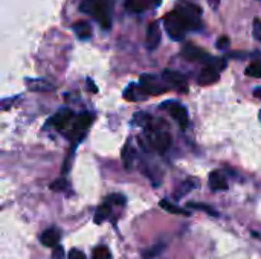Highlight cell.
Listing matches in <instances>:
<instances>
[{"label":"cell","instance_id":"1","mask_svg":"<svg viewBox=\"0 0 261 259\" xmlns=\"http://www.w3.org/2000/svg\"><path fill=\"white\" fill-rule=\"evenodd\" d=\"M80 11L93 17L101 24L102 29L112 27V18H110L106 0H81Z\"/></svg>","mask_w":261,"mask_h":259},{"label":"cell","instance_id":"2","mask_svg":"<svg viewBox=\"0 0 261 259\" xmlns=\"http://www.w3.org/2000/svg\"><path fill=\"white\" fill-rule=\"evenodd\" d=\"M164 26H165V31L168 32L170 38H173L176 41H180L185 37V34L188 31H191L188 21L184 18V15L177 9H174L173 12H170V14L165 15Z\"/></svg>","mask_w":261,"mask_h":259},{"label":"cell","instance_id":"3","mask_svg":"<svg viewBox=\"0 0 261 259\" xmlns=\"http://www.w3.org/2000/svg\"><path fill=\"white\" fill-rule=\"evenodd\" d=\"M226 67V61L225 60H214V63L211 64H206L199 78H197V82L200 85H210V84H214L217 82L219 76H220V72Z\"/></svg>","mask_w":261,"mask_h":259},{"label":"cell","instance_id":"4","mask_svg":"<svg viewBox=\"0 0 261 259\" xmlns=\"http://www.w3.org/2000/svg\"><path fill=\"white\" fill-rule=\"evenodd\" d=\"M139 85H141V89L144 90V93L147 96L148 95L158 96V95H162V93H165L168 90L167 85L161 84V81L153 75H142L141 79H139Z\"/></svg>","mask_w":261,"mask_h":259},{"label":"cell","instance_id":"5","mask_svg":"<svg viewBox=\"0 0 261 259\" xmlns=\"http://www.w3.org/2000/svg\"><path fill=\"white\" fill-rule=\"evenodd\" d=\"M162 108L168 110V113L171 114V118H174L177 121L180 128L185 130L188 127V113H187V108L182 104H179V102H165V104H162Z\"/></svg>","mask_w":261,"mask_h":259},{"label":"cell","instance_id":"6","mask_svg":"<svg viewBox=\"0 0 261 259\" xmlns=\"http://www.w3.org/2000/svg\"><path fill=\"white\" fill-rule=\"evenodd\" d=\"M182 55H184L187 60H190V61H197V63H210V61H214V60L211 58L210 53H206L203 49H200V47H197V46H194V44H187V46L184 47V50H182ZM210 64H211V63H210Z\"/></svg>","mask_w":261,"mask_h":259},{"label":"cell","instance_id":"7","mask_svg":"<svg viewBox=\"0 0 261 259\" xmlns=\"http://www.w3.org/2000/svg\"><path fill=\"white\" fill-rule=\"evenodd\" d=\"M161 38H162V32H161V27H159V23L158 21H151L147 27V37H145V44H147V49L148 50H154L159 43H161Z\"/></svg>","mask_w":261,"mask_h":259},{"label":"cell","instance_id":"8","mask_svg":"<svg viewBox=\"0 0 261 259\" xmlns=\"http://www.w3.org/2000/svg\"><path fill=\"white\" fill-rule=\"evenodd\" d=\"M162 78L170 87H174L177 90H187V79L182 73L174 70H165L162 73Z\"/></svg>","mask_w":261,"mask_h":259},{"label":"cell","instance_id":"9","mask_svg":"<svg viewBox=\"0 0 261 259\" xmlns=\"http://www.w3.org/2000/svg\"><path fill=\"white\" fill-rule=\"evenodd\" d=\"M151 143L154 145V148L159 153H165L168 150V147L171 145V139L167 133H161L158 130H151V136H150Z\"/></svg>","mask_w":261,"mask_h":259},{"label":"cell","instance_id":"10","mask_svg":"<svg viewBox=\"0 0 261 259\" xmlns=\"http://www.w3.org/2000/svg\"><path fill=\"white\" fill-rule=\"evenodd\" d=\"M161 3V0H125L124 2V6L128 12H133V14H139V12H144L147 11L151 5H158Z\"/></svg>","mask_w":261,"mask_h":259},{"label":"cell","instance_id":"11","mask_svg":"<svg viewBox=\"0 0 261 259\" xmlns=\"http://www.w3.org/2000/svg\"><path fill=\"white\" fill-rule=\"evenodd\" d=\"M72 119H73V111H70L69 108H64V110H60V111L50 119V124H52L55 128H58V130H64V128L70 124Z\"/></svg>","mask_w":261,"mask_h":259},{"label":"cell","instance_id":"12","mask_svg":"<svg viewBox=\"0 0 261 259\" xmlns=\"http://www.w3.org/2000/svg\"><path fill=\"white\" fill-rule=\"evenodd\" d=\"M40 241H41L43 246L52 247V249H54V247H57L58 243H60V232H58L57 229H46V231L41 234Z\"/></svg>","mask_w":261,"mask_h":259},{"label":"cell","instance_id":"13","mask_svg":"<svg viewBox=\"0 0 261 259\" xmlns=\"http://www.w3.org/2000/svg\"><path fill=\"white\" fill-rule=\"evenodd\" d=\"M210 186L213 191H226L228 189V182L225 176L219 171H213L210 174Z\"/></svg>","mask_w":261,"mask_h":259},{"label":"cell","instance_id":"14","mask_svg":"<svg viewBox=\"0 0 261 259\" xmlns=\"http://www.w3.org/2000/svg\"><path fill=\"white\" fill-rule=\"evenodd\" d=\"M90 124H92V116L87 111H83L75 118V130L80 133L86 131L90 127Z\"/></svg>","mask_w":261,"mask_h":259},{"label":"cell","instance_id":"15","mask_svg":"<svg viewBox=\"0 0 261 259\" xmlns=\"http://www.w3.org/2000/svg\"><path fill=\"white\" fill-rule=\"evenodd\" d=\"M73 31H75V34L78 35V38H81V40L90 38V35H92V27H90V24L86 23V21H76V23L73 24Z\"/></svg>","mask_w":261,"mask_h":259},{"label":"cell","instance_id":"16","mask_svg":"<svg viewBox=\"0 0 261 259\" xmlns=\"http://www.w3.org/2000/svg\"><path fill=\"white\" fill-rule=\"evenodd\" d=\"M124 96H125V99H128V101H141V99H142L144 96H147V95L144 93V90L141 89L139 84H138V85L132 84V85L125 90Z\"/></svg>","mask_w":261,"mask_h":259},{"label":"cell","instance_id":"17","mask_svg":"<svg viewBox=\"0 0 261 259\" xmlns=\"http://www.w3.org/2000/svg\"><path fill=\"white\" fill-rule=\"evenodd\" d=\"M109 215H110V202H109V203H104V205H101V206L98 208V211H96V214H95V217H93V221H95L96 224H101Z\"/></svg>","mask_w":261,"mask_h":259},{"label":"cell","instance_id":"18","mask_svg":"<svg viewBox=\"0 0 261 259\" xmlns=\"http://www.w3.org/2000/svg\"><path fill=\"white\" fill-rule=\"evenodd\" d=\"M161 208L165 209V211L170 212V214H176V215H190L188 211H185V209H182V208H179V206H176V205H173V203H170V202H167V200H162V202H161Z\"/></svg>","mask_w":261,"mask_h":259},{"label":"cell","instance_id":"19","mask_svg":"<svg viewBox=\"0 0 261 259\" xmlns=\"http://www.w3.org/2000/svg\"><path fill=\"white\" fill-rule=\"evenodd\" d=\"M133 159H135V151H133V148L130 147V143H125V147H124V150H122V160H124V165H125L127 169L132 168Z\"/></svg>","mask_w":261,"mask_h":259},{"label":"cell","instance_id":"20","mask_svg":"<svg viewBox=\"0 0 261 259\" xmlns=\"http://www.w3.org/2000/svg\"><path fill=\"white\" fill-rule=\"evenodd\" d=\"M28 85L31 90H38V92H47V90H52L54 87L46 82V81H41V79H35V81H28Z\"/></svg>","mask_w":261,"mask_h":259},{"label":"cell","instance_id":"21","mask_svg":"<svg viewBox=\"0 0 261 259\" xmlns=\"http://www.w3.org/2000/svg\"><path fill=\"white\" fill-rule=\"evenodd\" d=\"M194 188H197V182H196V180L185 182V183L180 186V189L176 192V198H180V197H184L185 194H188V192H190V191H193Z\"/></svg>","mask_w":261,"mask_h":259},{"label":"cell","instance_id":"22","mask_svg":"<svg viewBox=\"0 0 261 259\" xmlns=\"http://www.w3.org/2000/svg\"><path fill=\"white\" fill-rule=\"evenodd\" d=\"M92 258L93 259H112V253L110 250L106 247V246H98L93 253H92Z\"/></svg>","mask_w":261,"mask_h":259},{"label":"cell","instance_id":"23","mask_svg":"<svg viewBox=\"0 0 261 259\" xmlns=\"http://www.w3.org/2000/svg\"><path fill=\"white\" fill-rule=\"evenodd\" d=\"M246 75H248V76H252V78H261V63L260 61L251 63V64L246 67Z\"/></svg>","mask_w":261,"mask_h":259},{"label":"cell","instance_id":"24","mask_svg":"<svg viewBox=\"0 0 261 259\" xmlns=\"http://www.w3.org/2000/svg\"><path fill=\"white\" fill-rule=\"evenodd\" d=\"M188 208L199 209V211H203V212H206V214H210V215H213V217H217V212L213 211V208L208 206V205H202V203H188Z\"/></svg>","mask_w":261,"mask_h":259},{"label":"cell","instance_id":"25","mask_svg":"<svg viewBox=\"0 0 261 259\" xmlns=\"http://www.w3.org/2000/svg\"><path fill=\"white\" fill-rule=\"evenodd\" d=\"M49 188H50L54 192H61V191H64V188H66V180H64V179H58V180L52 182V185H49Z\"/></svg>","mask_w":261,"mask_h":259},{"label":"cell","instance_id":"26","mask_svg":"<svg viewBox=\"0 0 261 259\" xmlns=\"http://www.w3.org/2000/svg\"><path fill=\"white\" fill-rule=\"evenodd\" d=\"M52 259H64V249L61 246L52 249Z\"/></svg>","mask_w":261,"mask_h":259},{"label":"cell","instance_id":"27","mask_svg":"<svg viewBox=\"0 0 261 259\" xmlns=\"http://www.w3.org/2000/svg\"><path fill=\"white\" fill-rule=\"evenodd\" d=\"M228 46H229V38H228V37L219 38V41H217V47H219V49H226Z\"/></svg>","mask_w":261,"mask_h":259},{"label":"cell","instance_id":"28","mask_svg":"<svg viewBox=\"0 0 261 259\" xmlns=\"http://www.w3.org/2000/svg\"><path fill=\"white\" fill-rule=\"evenodd\" d=\"M67 259H86V255L83 252H80V250H72L69 253V258Z\"/></svg>","mask_w":261,"mask_h":259},{"label":"cell","instance_id":"29","mask_svg":"<svg viewBox=\"0 0 261 259\" xmlns=\"http://www.w3.org/2000/svg\"><path fill=\"white\" fill-rule=\"evenodd\" d=\"M110 202L112 203H118V205H124L125 203V198L122 195H112L110 197Z\"/></svg>","mask_w":261,"mask_h":259},{"label":"cell","instance_id":"30","mask_svg":"<svg viewBox=\"0 0 261 259\" xmlns=\"http://www.w3.org/2000/svg\"><path fill=\"white\" fill-rule=\"evenodd\" d=\"M255 37H258L261 40V23L255 21Z\"/></svg>","mask_w":261,"mask_h":259},{"label":"cell","instance_id":"31","mask_svg":"<svg viewBox=\"0 0 261 259\" xmlns=\"http://www.w3.org/2000/svg\"><path fill=\"white\" fill-rule=\"evenodd\" d=\"M87 82H89V87H90V90H92V92H96V90H98V89L95 87V84L92 82V79H89Z\"/></svg>","mask_w":261,"mask_h":259},{"label":"cell","instance_id":"32","mask_svg":"<svg viewBox=\"0 0 261 259\" xmlns=\"http://www.w3.org/2000/svg\"><path fill=\"white\" fill-rule=\"evenodd\" d=\"M254 95L258 98V99H261V89H255V92H254Z\"/></svg>","mask_w":261,"mask_h":259}]
</instances>
